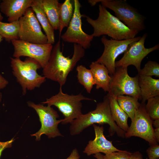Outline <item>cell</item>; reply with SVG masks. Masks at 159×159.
Wrapping results in <instances>:
<instances>
[{"label": "cell", "instance_id": "obj_25", "mask_svg": "<svg viewBox=\"0 0 159 159\" xmlns=\"http://www.w3.org/2000/svg\"><path fill=\"white\" fill-rule=\"evenodd\" d=\"M76 69L78 82L84 87L87 92L90 93L93 85H95L91 71L82 65H78Z\"/></svg>", "mask_w": 159, "mask_h": 159}, {"label": "cell", "instance_id": "obj_20", "mask_svg": "<svg viewBox=\"0 0 159 159\" xmlns=\"http://www.w3.org/2000/svg\"><path fill=\"white\" fill-rule=\"evenodd\" d=\"M44 11L54 30L59 29L61 3L58 0H42Z\"/></svg>", "mask_w": 159, "mask_h": 159}, {"label": "cell", "instance_id": "obj_15", "mask_svg": "<svg viewBox=\"0 0 159 159\" xmlns=\"http://www.w3.org/2000/svg\"><path fill=\"white\" fill-rule=\"evenodd\" d=\"M92 125L95 137L93 140L89 141L83 151L84 153L87 156H90L98 153L106 154L122 150L115 147L112 141L107 139L104 134V129L103 126H97L95 124Z\"/></svg>", "mask_w": 159, "mask_h": 159}, {"label": "cell", "instance_id": "obj_41", "mask_svg": "<svg viewBox=\"0 0 159 159\" xmlns=\"http://www.w3.org/2000/svg\"><path fill=\"white\" fill-rule=\"evenodd\" d=\"M159 159V158H158V159Z\"/></svg>", "mask_w": 159, "mask_h": 159}, {"label": "cell", "instance_id": "obj_7", "mask_svg": "<svg viewBox=\"0 0 159 159\" xmlns=\"http://www.w3.org/2000/svg\"><path fill=\"white\" fill-rule=\"evenodd\" d=\"M27 104L36 111L41 125L39 130L31 134V136H35L37 141H39L41 136L44 134L49 138L63 136L58 128V125L63 121V119L57 120L59 116L57 111L48 105L45 106L43 104H36L30 101H28Z\"/></svg>", "mask_w": 159, "mask_h": 159}, {"label": "cell", "instance_id": "obj_26", "mask_svg": "<svg viewBox=\"0 0 159 159\" xmlns=\"http://www.w3.org/2000/svg\"><path fill=\"white\" fill-rule=\"evenodd\" d=\"M145 108L147 113L153 120L159 119V96L148 99Z\"/></svg>", "mask_w": 159, "mask_h": 159}, {"label": "cell", "instance_id": "obj_33", "mask_svg": "<svg viewBox=\"0 0 159 159\" xmlns=\"http://www.w3.org/2000/svg\"><path fill=\"white\" fill-rule=\"evenodd\" d=\"M130 159H143L142 154L139 151L131 153ZM146 159H149L146 158Z\"/></svg>", "mask_w": 159, "mask_h": 159}, {"label": "cell", "instance_id": "obj_2", "mask_svg": "<svg viewBox=\"0 0 159 159\" xmlns=\"http://www.w3.org/2000/svg\"><path fill=\"white\" fill-rule=\"evenodd\" d=\"M96 123L108 124L110 136L116 133L119 137L125 138V132L117 125L113 119L107 95L104 97L103 101L97 104L94 110L82 114L73 121L69 127L70 134L79 135L86 128Z\"/></svg>", "mask_w": 159, "mask_h": 159}, {"label": "cell", "instance_id": "obj_8", "mask_svg": "<svg viewBox=\"0 0 159 159\" xmlns=\"http://www.w3.org/2000/svg\"><path fill=\"white\" fill-rule=\"evenodd\" d=\"M111 76L108 95L116 98L119 95H126L141 99L138 74L131 77L128 74L127 67H119L116 68L114 74Z\"/></svg>", "mask_w": 159, "mask_h": 159}, {"label": "cell", "instance_id": "obj_27", "mask_svg": "<svg viewBox=\"0 0 159 159\" xmlns=\"http://www.w3.org/2000/svg\"><path fill=\"white\" fill-rule=\"evenodd\" d=\"M139 76H155L159 77V64L157 62L149 61L145 65L144 67L141 69L138 73Z\"/></svg>", "mask_w": 159, "mask_h": 159}, {"label": "cell", "instance_id": "obj_36", "mask_svg": "<svg viewBox=\"0 0 159 159\" xmlns=\"http://www.w3.org/2000/svg\"><path fill=\"white\" fill-rule=\"evenodd\" d=\"M153 125L155 128L159 127V119L153 120Z\"/></svg>", "mask_w": 159, "mask_h": 159}, {"label": "cell", "instance_id": "obj_30", "mask_svg": "<svg viewBox=\"0 0 159 159\" xmlns=\"http://www.w3.org/2000/svg\"><path fill=\"white\" fill-rule=\"evenodd\" d=\"M14 139L12 138L10 140L6 142L0 141V158L2 152L6 149L11 147Z\"/></svg>", "mask_w": 159, "mask_h": 159}, {"label": "cell", "instance_id": "obj_11", "mask_svg": "<svg viewBox=\"0 0 159 159\" xmlns=\"http://www.w3.org/2000/svg\"><path fill=\"white\" fill-rule=\"evenodd\" d=\"M74 11L73 16L66 32L61 37L65 42L76 44L85 49L89 48L94 37L84 32L82 29L81 5L78 0H74Z\"/></svg>", "mask_w": 159, "mask_h": 159}, {"label": "cell", "instance_id": "obj_40", "mask_svg": "<svg viewBox=\"0 0 159 159\" xmlns=\"http://www.w3.org/2000/svg\"><path fill=\"white\" fill-rule=\"evenodd\" d=\"M3 37L0 35V43L2 41Z\"/></svg>", "mask_w": 159, "mask_h": 159}, {"label": "cell", "instance_id": "obj_19", "mask_svg": "<svg viewBox=\"0 0 159 159\" xmlns=\"http://www.w3.org/2000/svg\"><path fill=\"white\" fill-rule=\"evenodd\" d=\"M42 1V0H33L31 7L45 33L47 39V43L52 44L55 42L54 30L44 11Z\"/></svg>", "mask_w": 159, "mask_h": 159}, {"label": "cell", "instance_id": "obj_38", "mask_svg": "<svg viewBox=\"0 0 159 159\" xmlns=\"http://www.w3.org/2000/svg\"><path fill=\"white\" fill-rule=\"evenodd\" d=\"M2 97V95L1 93L0 92V103L1 101Z\"/></svg>", "mask_w": 159, "mask_h": 159}, {"label": "cell", "instance_id": "obj_4", "mask_svg": "<svg viewBox=\"0 0 159 159\" xmlns=\"http://www.w3.org/2000/svg\"><path fill=\"white\" fill-rule=\"evenodd\" d=\"M10 59L13 74L20 85L23 95H25L27 90L39 87L46 81V78L37 73V70L41 67L35 59L28 57L24 61L20 58L10 57Z\"/></svg>", "mask_w": 159, "mask_h": 159}, {"label": "cell", "instance_id": "obj_13", "mask_svg": "<svg viewBox=\"0 0 159 159\" xmlns=\"http://www.w3.org/2000/svg\"><path fill=\"white\" fill-rule=\"evenodd\" d=\"M141 37H135L129 39L117 40L108 39L103 36L101 40L104 46L103 52L96 61L104 65L107 68L111 76L115 72V60L117 57L124 53L128 45L132 42L139 40Z\"/></svg>", "mask_w": 159, "mask_h": 159}, {"label": "cell", "instance_id": "obj_28", "mask_svg": "<svg viewBox=\"0 0 159 159\" xmlns=\"http://www.w3.org/2000/svg\"><path fill=\"white\" fill-rule=\"evenodd\" d=\"M132 153L125 150L113 152L103 155L104 159H130Z\"/></svg>", "mask_w": 159, "mask_h": 159}, {"label": "cell", "instance_id": "obj_35", "mask_svg": "<svg viewBox=\"0 0 159 159\" xmlns=\"http://www.w3.org/2000/svg\"><path fill=\"white\" fill-rule=\"evenodd\" d=\"M101 1L102 0H89L88 2L92 6H94L97 3L101 2Z\"/></svg>", "mask_w": 159, "mask_h": 159}, {"label": "cell", "instance_id": "obj_9", "mask_svg": "<svg viewBox=\"0 0 159 159\" xmlns=\"http://www.w3.org/2000/svg\"><path fill=\"white\" fill-rule=\"evenodd\" d=\"M145 105V103H140L125 132V137H138L145 140L150 145L158 144L154 136L153 120L147 113Z\"/></svg>", "mask_w": 159, "mask_h": 159}, {"label": "cell", "instance_id": "obj_5", "mask_svg": "<svg viewBox=\"0 0 159 159\" xmlns=\"http://www.w3.org/2000/svg\"><path fill=\"white\" fill-rule=\"evenodd\" d=\"M95 100L84 96L81 93L69 95L63 92L60 87L58 93L41 103L51 106L56 107L64 117L62 125L71 124L73 121L82 114V112L83 100Z\"/></svg>", "mask_w": 159, "mask_h": 159}, {"label": "cell", "instance_id": "obj_29", "mask_svg": "<svg viewBox=\"0 0 159 159\" xmlns=\"http://www.w3.org/2000/svg\"><path fill=\"white\" fill-rule=\"evenodd\" d=\"M149 159H157L159 158V145H151L146 150Z\"/></svg>", "mask_w": 159, "mask_h": 159}, {"label": "cell", "instance_id": "obj_16", "mask_svg": "<svg viewBox=\"0 0 159 159\" xmlns=\"http://www.w3.org/2000/svg\"><path fill=\"white\" fill-rule=\"evenodd\" d=\"M33 0H3L0 4L1 12L7 17L9 22L18 21L31 7Z\"/></svg>", "mask_w": 159, "mask_h": 159}, {"label": "cell", "instance_id": "obj_23", "mask_svg": "<svg viewBox=\"0 0 159 159\" xmlns=\"http://www.w3.org/2000/svg\"><path fill=\"white\" fill-rule=\"evenodd\" d=\"M74 8L70 0H65L61 3L59 9V36L65 27H67L73 16Z\"/></svg>", "mask_w": 159, "mask_h": 159}, {"label": "cell", "instance_id": "obj_18", "mask_svg": "<svg viewBox=\"0 0 159 159\" xmlns=\"http://www.w3.org/2000/svg\"><path fill=\"white\" fill-rule=\"evenodd\" d=\"M138 84L142 103H145L150 98L159 96V79L150 76H139Z\"/></svg>", "mask_w": 159, "mask_h": 159}, {"label": "cell", "instance_id": "obj_6", "mask_svg": "<svg viewBox=\"0 0 159 159\" xmlns=\"http://www.w3.org/2000/svg\"><path fill=\"white\" fill-rule=\"evenodd\" d=\"M101 5L113 11L115 16L129 29L139 32L144 30L146 17L126 0H102Z\"/></svg>", "mask_w": 159, "mask_h": 159}, {"label": "cell", "instance_id": "obj_12", "mask_svg": "<svg viewBox=\"0 0 159 159\" xmlns=\"http://www.w3.org/2000/svg\"><path fill=\"white\" fill-rule=\"evenodd\" d=\"M11 42L14 48L13 57L20 58L24 56L33 59L39 63L42 68L47 64L53 47L51 44H36L19 39Z\"/></svg>", "mask_w": 159, "mask_h": 159}, {"label": "cell", "instance_id": "obj_39", "mask_svg": "<svg viewBox=\"0 0 159 159\" xmlns=\"http://www.w3.org/2000/svg\"><path fill=\"white\" fill-rule=\"evenodd\" d=\"M3 18V16H2L1 13L0 12V21H2Z\"/></svg>", "mask_w": 159, "mask_h": 159}, {"label": "cell", "instance_id": "obj_24", "mask_svg": "<svg viewBox=\"0 0 159 159\" xmlns=\"http://www.w3.org/2000/svg\"><path fill=\"white\" fill-rule=\"evenodd\" d=\"M19 20L8 23L0 21V35L7 41L19 39Z\"/></svg>", "mask_w": 159, "mask_h": 159}, {"label": "cell", "instance_id": "obj_17", "mask_svg": "<svg viewBox=\"0 0 159 159\" xmlns=\"http://www.w3.org/2000/svg\"><path fill=\"white\" fill-rule=\"evenodd\" d=\"M90 67L93 76L96 89L101 88L105 92H108L111 77L107 68L96 61L92 62Z\"/></svg>", "mask_w": 159, "mask_h": 159}, {"label": "cell", "instance_id": "obj_37", "mask_svg": "<svg viewBox=\"0 0 159 159\" xmlns=\"http://www.w3.org/2000/svg\"><path fill=\"white\" fill-rule=\"evenodd\" d=\"M93 156L97 159H104L103 155L101 153H97L94 154Z\"/></svg>", "mask_w": 159, "mask_h": 159}, {"label": "cell", "instance_id": "obj_14", "mask_svg": "<svg viewBox=\"0 0 159 159\" xmlns=\"http://www.w3.org/2000/svg\"><path fill=\"white\" fill-rule=\"evenodd\" d=\"M147 34H144L138 40L130 44L122 57L115 61V68L119 67H127L130 65L135 66L138 73L141 69V64L143 59L150 52L159 49V44L147 48L144 44Z\"/></svg>", "mask_w": 159, "mask_h": 159}, {"label": "cell", "instance_id": "obj_21", "mask_svg": "<svg viewBox=\"0 0 159 159\" xmlns=\"http://www.w3.org/2000/svg\"><path fill=\"white\" fill-rule=\"evenodd\" d=\"M109 105L113 119L117 125L126 132L129 126L127 123L128 115L119 105L116 97L107 94Z\"/></svg>", "mask_w": 159, "mask_h": 159}, {"label": "cell", "instance_id": "obj_1", "mask_svg": "<svg viewBox=\"0 0 159 159\" xmlns=\"http://www.w3.org/2000/svg\"><path fill=\"white\" fill-rule=\"evenodd\" d=\"M85 49L80 45L74 44L72 57H66L61 51L59 39L53 47L49 61L43 68L44 76L58 82L62 87L65 83L69 73L85 56Z\"/></svg>", "mask_w": 159, "mask_h": 159}, {"label": "cell", "instance_id": "obj_31", "mask_svg": "<svg viewBox=\"0 0 159 159\" xmlns=\"http://www.w3.org/2000/svg\"><path fill=\"white\" fill-rule=\"evenodd\" d=\"M80 157L77 150L75 148L73 150L69 155L66 159H80Z\"/></svg>", "mask_w": 159, "mask_h": 159}, {"label": "cell", "instance_id": "obj_32", "mask_svg": "<svg viewBox=\"0 0 159 159\" xmlns=\"http://www.w3.org/2000/svg\"><path fill=\"white\" fill-rule=\"evenodd\" d=\"M8 83V81L0 74V90L5 88Z\"/></svg>", "mask_w": 159, "mask_h": 159}, {"label": "cell", "instance_id": "obj_10", "mask_svg": "<svg viewBox=\"0 0 159 159\" xmlns=\"http://www.w3.org/2000/svg\"><path fill=\"white\" fill-rule=\"evenodd\" d=\"M19 21V40L36 44L47 43V36L42 31L40 24L31 7L27 9Z\"/></svg>", "mask_w": 159, "mask_h": 159}, {"label": "cell", "instance_id": "obj_3", "mask_svg": "<svg viewBox=\"0 0 159 159\" xmlns=\"http://www.w3.org/2000/svg\"><path fill=\"white\" fill-rule=\"evenodd\" d=\"M99 10L96 19L85 16L87 21L93 28L92 35L94 37L106 35L112 39L120 40L134 38L138 33V31L128 28L101 4L99 5Z\"/></svg>", "mask_w": 159, "mask_h": 159}, {"label": "cell", "instance_id": "obj_34", "mask_svg": "<svg viewBox=\"0 0 159 159\" xmlns=\"http://www.w3.org/2000/svg\"><path fill=\"white\" fill-rule=\"evenodd\" d=\"M154 134L155 140L158 143L159 142V127L154 129Z\"/></svg>", "mask_w": 159, "mask_h": 159}, {"label": "cell", "instance_id": "obj_22", "mask_svg": "<svg viewBox=\"0 0 159 159\" xmlns=\"http://www.w3.org/2000/svg\"><path fill=\"white\" fill-rule=\"evenodd\" d=\"M117 102L122 109L132 120L140 103L137 98L128 95H119L116 98Z\"/></svg>", "mask_w": 159, "mask_h": 159}]
</instances>
